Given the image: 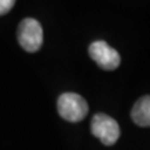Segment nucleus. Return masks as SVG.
I'll list each match as a JSON object with an SVG mask.
<instances>
[{
  "label": "nucleus",
  "instance_id": "1",
  "mask_svg": "<svg viewBox=\"0 0 150 150\" xmlns=\"http://www.w3.org/2000/svg\"><path fill=\"white\" fill-rule=\"evenodd\" d=\"M89 106L81 95L75 93H64L58 99V112L64 120L70 123L81 121L86 116Z\"/></svg>",
  "mask_w": 150,
  "mask_h": 150
},
{
  "label": "nucleus",
  "instance_id": "6",
  "mask_svg": "<svg viewBox=\"0 0 150 150\" xmlns=\"http://www.w3.org/2000/svg\"><path fill=\"white\" fill-rule=\"evenodd\" d=\"M15 1L16 0H0V16L10 11L15 5Z\"/></svg>",
  "mask_w": 150,
  "mask_h": 150
},
{
  "label": "nucleus",
  "instance_id": "2",
  "mask_svg": "<svg viewBox=\"0 0 150 150\" xmlns=\"http://www.w3.org/2000/svg\"><path fill=\"white\" fill-rule=\"evenodd\" d=\"M43 40V28L36 19L26 18L21 20L18 28V41L23 49L28 53H35L41 48Z\"/></svg>",
  "mask_w": 150,
  "mask_h": 150
},
{
  "label": "nucleus",
  "instance_id": "3",
  "mask_svg": "<svg viewBox=\"0 0 150 150\" xmlns=\"http://www.w3.org/2000/svg\"><path fill=\"white\" fill-rule=\"evenodd\" d=\"M90 129L94 137L98 138L106 146L115 144L120 137V128L116 120L101 112L94 115Z\"/></svg>",
  "mask_w": 150,
  "mask_h": 150
},
{
  "label": "nucleus",
  "instance_id": "4",
  "mask_svg": "<svg viewBox=\"0 0 150 150\" xmlns=\"http://www.w3.org/2000/svg\"><path fill=\"white\" fill-rule=\"evenodd\" d=\"M89 55L101 69L115 70L120 65V55L104 40H96L89 46Z\"/></svg>",
  "mask_w": 150,
  "mask_h": 150
},
{
  "label": "nucleus",
  "instance_id": "5",
  "mask_svg": "<svg viewBox=\"0 0 150 150\" xmlns=\"http://www.w3.org/2000/svg\"><path fill=\"white\" fill-rule=\"evenodd\" d=\"M131 119L138 126H150V95H144L135 103L131 109Z\"/></svg>",
  "mask_w": 150,
  "mask_h": 150
}]
</instances>
